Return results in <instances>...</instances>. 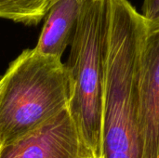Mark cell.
I'll return each instance as SVG.
<instances>
[{
    "mask_svg": "<svg viewBox=\"0 0 159 158\" xmlns=\"http://www.w3.org/2000/svg\"><path fill=\"white\" fill-rule=\"evenodd\" d=\"M145 26L129 0H107L102 158H142L138 68Z\"/></svg>",
    "mask_w": 159,
    "mask_h": 158,
    "instance_id": "obj_1",
    "label": "cell"
},
{
    "mask_svg": "<svg viewBox=\"0 0 159 158\" xmlns=\"http://www.w3.org/2000/svg\"><path fill=\"white\" fill-rule=\"evenodd\" d=\"M0 147L37 129L68 109L70 79L61 59L23 50L3 75Z\"/></svg>",
    "mask_w": 159,
    "mask_h": 158,
    "instance_id": "obj_2",
    "label": "cell"
},
{
    "mask_svg": "<svg viewBox=\"0 0 159 158\" xmlns=\"http://www.w3.org/2000/svg\"><path fill=\"white\" fill-rule=\"evenodd\" d=\"M107 0H88L82 9L67 63L68 111L85 144L102 158L103 55Z\"/></svg>",
    "mask_w": 159,
    "mask_h": 158,
    "instance_id": "obj_3",
    "label": "cell"
},
{
    "mask_svg": "<svg viewBox=\"0 0 159 158\" xmlns=\"http://www.w3.org/2000/svg\"><path fill=\"white\" fill-rule=\"evenodd\" d=\"M138 101L142 158H159V23L147 20L139 57Z\"/></svg>",
    "mask_w": 159,
    "mask_h": 158,
    "instance_id": "obj_4",
    "label": "cell"
},
{
    "mask_svg": "<svg viewBox=\"0 0 159 158\" xmlns=\"http://www.w3.org/2000/svg\"><path fill=\"white\" fill-rule=\"evenodd\" d=\"M0 158H98L85 144L68 111L0 147Z\"/></svg>",
    "mask_w": 159,
    "mask_h": 158,
    "instance_id": "obj_5",
    "label": "cell"
},
{
    "mask_svg": "<svg viewBox=\"0 0 159 158\" xmlns=\"http://www.w3.org/2000/svg\"><path fill=\"white\" fill-rule=\"evenodd\" d=\"M88 0H56L45 17L34 49L42 54L61 59L71 45L82 9Z\"/></svg>",
    "mask_w": 159,
    "mask_h": 158,
    "instance_id": "obj_6",
    "label": "cell"
},
{
    "mask_svg": "<svg viewBox=\"0 0 159 158\" xmlns=\"http://www.w3.org/2000/svg\"><path fill=\"white\" fill-rule=\"evenodd\" d=\"M50 6L51 0H0V19L35 26L45 19Z\"/></svg>",
    "mask_w": 159,
    "mask_h": 158,
    "instance_id": "obj_7",
    "label": "cell"
},
{
    "mask_svg": "<svg viewBox=\"0 0 159 158\" xmlns=\"http://www.w3.org/2000/svg\"><path fill=\"white\" fill-rule=\"evenodd\" d=\"M142 15L152 23H159V0H143Z\"/></svg>",
    "mask_w": 159,
    "mask_h": 158,
    "instance_id": "obj_8",
    "label": "cell"
},
{
    "mask_svg": "<svg viewBox=\"0 0 159 158\" xmlns=\"http://www.w3.org/2000/svg\"><path fill=\"white\" fill-rule=\"evenodd\" d=\"M3 85H4V77L2 76V77H1V79H0V95H1V92H2Z\"/></svg>",
    "mask_w": 159,
    "mask_h": 158,
    "instance_id": "obj_9",
    "label": "cell"
},
{
    "mask_svg": "<svg viewBox=\"0 0 159 158\" xmlns=\"http://www.w3.org/2000/svg\"><path fill=\"white\" fill-rule=\"evenodd\" d=\"M55 1H56V0H51V4H52L53 2H55Z\"/></svg>",
    "mask_w": 159,
    "mask_h": 158,
    "instance_id": "obj_10",
    "label": "cell"
}]
</instances>
